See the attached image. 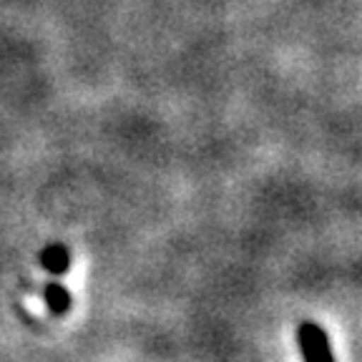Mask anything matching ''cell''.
Wrapping results in <instances>:
<instances>
[{
  "label": "cell",
  "instance_id": "6da1fadb",
  "mask_svg": "<svg viewBox=\"0 0 362 362\" xmlns=\"http://www.w3.org/2000/svg\"><path fill=\"white\" fill-rule=\"evenodd\" d=\"M297 345L305 362H334L327 332L312 320L297 325Z\"/></svg>",
  "mask_w": 362,
  "mask_h": 362
},
{
  "label": "cell",
  "instance_id": "7a4b0ae2",
  "mask_svg": "<svg viewBox=\"0 0 362 362\" xmlns=\"http://www.w3.org/2000/svg\"><path fill=\"white\" fill-rule=\"evenodd\" d=\"M40 267L45 272H51L53 277H61V274L68 272V267H71V252L63 244H48L40 252Z\"/></svg>",
  "mask_w": 362,
  "mask_h": 362
},
{
  "label": "cell",
  "instance_id": "3957f363",
  "mask_svg": "<svg viewBox=\"0 0 362 362\" xmlns=\"http://www.w3.org/2000/svg\"><path fill=\"white\" fill-rule=\"evenodd\" d=\"M43 300L53 315H66L71 310V292L61 282H48L43 287Z\"/></svg>",
  "mask_w": 362,
  "mask_h": 362
}]
</instances>
